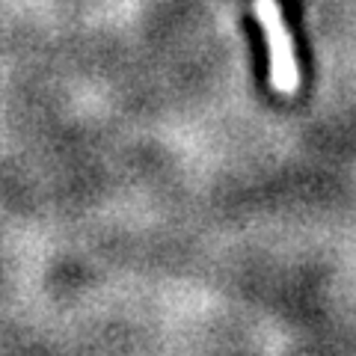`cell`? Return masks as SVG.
Masks as SVG:
<instances>
[{
	"mask_svg": "<svg viewBox=\"0 0 356 356\" xmlns=\"http://www.w3.org/2000/svg\"><path fill=\"white\" fill-rule=\"evenodd\" d=\"M252 6L267 33V39H270V81L280 92H294L300 83V74L294 63L291 36H288V30L282 24L280 6H276V0H252Z\"/></svg>",
	"mask_w": 356,
	"mask_h": 356,
	"instance_id": "cell-1",
	"label": "cell"
}]
</instances>
